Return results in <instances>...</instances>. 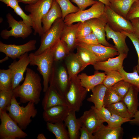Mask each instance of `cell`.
I'll list each match as a JSON object with an SVG mask.
<instances>
[{"label":"cell","mask_w":139,"mask_h":139,"mask_svg":"<svg viewBox=\"0 0 139 139\" xmlns=\"http://www.w3.org/2000/svg\"><path fill=\"white\" fill-rule=\"evenodd\" d=\"M4 110L0 112V139L24 138L28 136Z\"/></svg>","instance_id":"7"},{"label":"cell","mask_w":139,"mask_h":139,"mask_svg":"<svg viewBox=\"0 0 139 139\" xmlns=\"http://www.w3.org/2000/svg\"><path fill=\"white\" fill-rule=\"evenodd\" d=\"M107 89L102 83L96 86L91 90L92 94L87 98V101L93 103L97 109H100L103 106V99Z\"/></svg>","instance_id":"28"},{"label":"cell","mask_w":139,"mask_h":139,"mask_svg":"<svg viewBox=\"0 0 139 139\" xmlns=\"http://www.w3.org/2000/svg\"><path fill=\"white\" fill-rule=\"evenodd\" d=\"M77 42L91 45H96L100 44L99 43L97 39L93 32L86 36L77 39Z\"/></svg>","instance_id":"45"},{"label":"cell","mask_w":139,"mask_h":139,"mask_svg":"<svg viewBox=\"0 0 139 139\" xmlns=\"http://www.w3.org/2000/svg\"><path fill=\"white\" fill-rule=\"evenodd\" d=\"M46 128L54 134L56 139H70L68 131L63 122L54 123L46 122Z\"/></svg>","instance_id":"31"},{"label":"cell","mask_w":139,"mask_h":139,"mask_svg":"<svg viewBox=\"0 0 139 139\" xmlns=\"http://www.w3.org/2000/svg\"><path fill=\"white\" fill-rule=\"evenodd\" d=\"M126 54H119L115 58H109L105 61H99L93 66L96 70H101L107 72L112 71H119L122 67L124 59L127 57Z\"/></svg>","instance_id":"20"},{"label":"cell","mask_w":139,"mask_h":139,"mask_svg":"<svg viewBox=\"0 0 139 139\" xmlns=\"http://www.w3.org/2000/svg\"><path fill=\"white\" fill-rule=\"evenodd\" d=\"M123 134V129L121 126L112 128L103 123L93 134L95 139H119L122 138Z\"/></svg>","instance_id":"22"},{"label":"cell","mask_w":139,"mask_h":139,"mask_svg":"<svg viewBox=\"0 0 139 139\" xmlns=\"http://www.w3.org/2000/svg\"><path fill=\"white\" fill-rule=\"evenodd\" d=\"M112 87L107 88L103 100V106L106 107L110 105L122 101Z\"/></svg>","instance_id":"39"},{"label":"cell","mask_w":139,"mask_h":139,"mask_svg":"<svg viewBox=\"0 0 139 139\" xmlns=\"http://www.w3.org/2000/svg\"><path fill=\"white\" fill-rule=\"evenodd\" d=\"M0 1L13 9L19 5V2L17 0H0Z\"/></svg>","instance_id":"51"},{"label":"cell","mask_w":139,"mask_h":139,"mask_svg":"<svg viewBox=\"0 0 139 139\" xmlns=\"http://www.w3.org/2000/svg\"><path fill=\"white\" fill-rule=\"evenodd\" d=\"M87 22L97 39L99 43L105 46L115 47L110 44L106 39L105 27L107 23L106 17L104 14L98 18L89 20Z\"/></svg>","instance_id":"14"},{"label":"cell","mask_w":139,"mask_h":139,"mask_svg":"<svg viewBox=\"0 0 139 139\" xmlns=\"http://www.w3.org/2000/svg\"><path fill=\"white\" fill-rule=\"evenodd\" d=\"M65 25L62 18L56 20L49 30L41 37L40 45L34 53V54L39 55L47 49L52 48L60 39Z\"/></svg>","instance_id":"6"},{"label":"cell","mask_w":139,"mask_h":139,"mask_svg":"<svg viewBox=\"0 0 139 139\" xmlns=\"http://www.w3.org/2000/svg\"><path fill=\"white\" fill-rule=\"evenodd\" d=\"M35 104L29 102L25 107L20 106L13 95L10 105L6 108L10 117L22 130H25L32 121L31 118L35 117L37 111Z\"/></svg>","instance_id":"2"},{"label":"cell","mask_w":139,"mask_h":139,"mask_svg":"<svg viewBox=\"0 0 139 139\" xmlns=\"http://www.w3.org/2000/svg\"><path fill=\"white\" fill-rule=\"evenodd\" d=\"M138 92L131 85L128 92L123 100L128 110L133 114L137 111L139 106L138 97Z\"/></svg>","instance_id":"30"},{"label":"cell","mask_w":139,"mask_h":139,"mask_svg":"<svg viewBox=\"0 0 139 139\" xmlns=\"http://www.w3.org/2000/svg\"><path fill=\"white\" fill-rule=\"evenodd\" d=\"M104 14L107 19V24L113 30L121 32L134 33L130 21L116 13L109 6L105 5Z\"/></svg>","instance_id":"11"},{"label":"cell","mask_w":139,"mask_h":139,"mask_svg":"<svg viewBox=\"0 0 139 139\" xmlns=\"http://www.w3.org/2000/svg\"><path fill=\"white\" fill-rule=\"evenodd\" d=\"M14 12L22 19L23 21L28 25L32 27V22L30 16L27 15L23 11L20 6L18 5L13 9Z\"/></svg>","instance_id":"47"},{"label":"cell","mask_w":139,"mask_h":139,"mask_svg":"<svg viewBox=\"0 0 139 139\" xmlns=\"http://www.w3.org/2000/svg\"><path fill=\"white\" fill-rule=\"evenodd\" d=\"M37 138L38 139H47L44 135L42 133H41L38 134V135Z\"/></svg>","instance_id":"55"},{"label":"cell","mask_w":139,"mask_h":139,"mask_svg":"<svg viewBox=\"0 0 139 139\" xmlns=\"http://www.w3.org/2000/svg\"><path fill=\"white\" fill-rule=\"evenodd\" d=\"M29 56L30 65L37 66V70L42 76L43 91L45 93L49 86L54 63L52 48L48 49L39 55H36L32 53L29 54Z\"/></svg>","instance_id":"3"},{"label":"cell","mask_w":139,"mask_h":139,"mask_svg":"<svg viewBox=\"0 0 139 139\" xmlns=\"http://www.w3.org/2000/svg\"><path fill=\"white\" fill-rule=\"evenodd\" d=\"M30 63L29 55L27 53L17 61L14 60L8 66L12 74V89L13 90L24 79L23 76L27 67Z\"/></svg>","instance_id":"12"},{"label":"cell","mask_w":139,"mask_h":139,"mask_svg":"<svg viewBox=\"0 0 139 139\" xmlns=\"http://www.w3.org/2000/svg\"><path fill=\"white\" fill-rule=\"evenodd\" d=\"M106 76L105 72H96L93 75H89L85 73L78 75L81 85L88 91L96 86L102 83Z\"/></svg>","instance_id":"24"},{"label":"cell","mask_w":139,"mask_h":139,"mask_svg":"<svg viewBox=\"0 0 139 139\" xmlns=\"http://www.w3.org/2000/svg\"><path fill=\"white\" fill-rule=\"evenodd\" d=\"M45 93L42 102L44 110L58 105L68 106L65 97L61 95L52 85H49Z\"/></svg>","instance_id":"17"},{"label":"cell","mask_w":139,"mask_h":139,"mask_svg":"<svg viewBox=\"0 0 139 139\" xmlns=\"http://www.w3.org/2000/svg\"><path fill=\"white\" fill-rule=\"evenodd\" d=\"M105 7L104 4L97 1L88 9L80 10L67 15L64 20V23L69 26L75 22H84L99 17L104 14Z\"/></svg>","instance_id":"8"},{"label":"cell","mask_w":139,"mask_h":139,"mask_svg":"<svg viewBox=\"0 0 139 139\" xmlns=\"http://www.w3.org/2000/svg\"><path fill=\"white\" fill-rule=\"evenodd\" d=\"M76 111L71 110L64 122L67 128L70 139L80 138V129L82 124L79 118L76 117Z\"/></svg>","instance_id":"25"},{"label":"cell","mask_w":139,"mask_h":139,"mask_svg":"<svg viewBox=\"0 0 139 139\" xmlns=\"http://www.w3.org/2000/svg\"><path fill=\"white\" fill-rule=\"evenodd\" d=\"M91 107L94 109L100 119L104 122H107L111 116V114L107 108L103 106L100 109H98L94 106Z\"/></svg>","instance_id":"43"},{"label":"cell","mask_w":139,"mask_h":139,"mask_svg":"<svg viewBox=\"0 0 139 139\" xmlns=\"http://www.w3.org/2000/svg\"><path fill=\"white\" fill-rule=\"evenodd\" d=\"M130 86L128 82L123 80L116 83L112 87L117 95L123 99L128 92Z\"/></svg>","instance_id":"40"},{"label":"cell","mask_w":139,"mask_h":139,"mask_svg":"<svg viewBox=\"0 0 139 139\" xmlns=\"http://www.w3.org/2000/svg\"><path fill=\"white\" fill-rule=\"evenodd\" d=\"M106 107L111 113L129 119L133 117L134 114L128 110L126 105L123 100L109 105Z\"/></svg>","instance_id":"32"},{"label":"cell","mask_w":139,"mask_h":139,"mask_svg":"<svg viewBox=\"0 0 139 139\" xmlns=\"http://www.w3.org/2000/svg\"><path fill=\"white\" fill-rule=\"evenodd\" d=\"M79 118L82 125L85 126L93 134L99 128L104 121L100 119L92 108L84 112Z\"/></svg>","instance_id":"19"},{"label":"cell","mask_w":139,"mask_h":139,"mask_svg":"<svg viewBox=\"0 0 139 139\" xmlns=\"http://www.w3.org/2000/svg\"><path fill=\"white\" fill-rule=\"evenodd\" d=\"M62 18V13L60 7L56 1L54 0L51 8L42 19L44 33L49 30L56 20Z\"/></svg>","instance_id":"21"},{"label":"cell","mask_w":139,"mask_h":139,"mask_svg":"<svg viewBox=\"0 0 139 139\" xmlns=\"http://www.w3.org/2000/svg\"><path fill=\"white\" fill-rule=\"evenodd\" d=\"M139 18V1L135 0L132 4L128 13L127 19L128 20Z\"/></svg>","instance_id":"46"},{"label":"cell","mask_w":139,"mask_h":139,"mask_svg":"<svg viewBox=\"0 0 139 139\" xmlns=\"http://www.w3.org/2000/svg\"><path fill=\"white\" fill-rule=\"evenodd\" d=\"M135 0H109V7L116 13L127 19L128 13Z\"/></svg>","instance_id":"29"},{"label":"cell","mask_w":139,"mask_h":139,"mask_svg":"<svg viewBox=\"0 0 139 139\" xmlns=\"http://www.w3.org/2000/svg\"><path fill=\"white\" fill-rule=\"evenodd\" d=\"M52 48L55 62H59L64 59L70 52L65 43L60 39Z\"/></svg>","instance_id":"33"},{"label":"cell","mask_w":139,"mask_h":139,"mask_svg":"<svg viewBox=\"0 0 139 139\" xmlns=\"http://www.w3.org/2000/svg\"><path fill=\"white\" fill-rule=\"evenodd\" d=\"M13 95L12 89L0 90V112L6 110L7 107L10 105Z\"/></svg>","instance_id":"38"},{"label":"cell","mask_w":139,"mask_h":139,"mask_svg":"<svg viewBox=\"0 0 139 139\" xmlns=\"http://www.w3.org/2000/svg\"><path fill=\"white\" fill-rule=\"evenodd\" d=\"M41 78L32 69L27 68L24 81L13 90V94L16 98H20V102L25 103L31 102L35 105L40 100L42 90Z\"/></svg>","instance_id":"1"},{"label":"cell","mask_w":139,"mask_h":139,"mask_svg":"<svg viewBox=\"0 0 139 139\" xmlns=\"http://www.w3.org/2000/svg\"><path fill=\"white\" fill-rule=\"evenodd\" d=\"M80 23L69 26L65 25L62 33L60 40L65 43L70 52L77 47V32Z\"/></svg>","instance_id":"23"},{"label":"cell","mask_w":139,"mask_h":139,"mask_svg":"<svg viewBox=\"0 0 139 139\" xmlns=\"http://www.w3.org/2000/svg\"><path fill=\"white\" fill-rule=\"evenodd\" d=\"M12 74L10 69H0V90L12 89Z\"/></svg>","instance_id":"37"},{"label":"cell","mask_w":139,"mask_h":139,"mask_svg":"<svg viewBox=\"0 0 139 139\" xmlns=\"http://www.w3.org/2000/svg\"><path fill=\"white\" fill-rule=\"evenodd\" d=\"M9 57L8 56H6L4 58L0 60V63H2L3 62H4L8 60V59Z\"/></svg>","instance_id":"56"},{"label":"cell","mask_w":139,"mask_h":139,"mask_svg":"<svg viewBox=\"0 0 139 139\" xmlns=\"http://www.w3.org/2000/svg\"><path fill=\"white\" fill-rule=\"evenodd\" d=\"M19 2H22L25 4H34L38 0H17Z\"/></svg>","instance_id":"53"},{"label":"cell","mask_w":139,"mask_h":139,"mask_svg":"<svg viewBox=\"0 0 139 139\" xmlns=\"http://www.w3.org/2000/svg\"><path fill=\"white\" fill-rule=\"evenodd\" d=\"M76 4L80 10H83L88 7L92 5L97 2L93 0H71Z\"/></svg>","instance_id":"48"},{"label":"cell","mask_w":139,"mask_h":139,"mask_svg":"<svg viewBox=\"0 0 139 139\" xmlns=\"http://www.w3.org/2000/svg\"><path fill=\"white\" fill-rule=\"evenodd\" d=\"M132 41L138 56V61L136 65L134 67L138 73L139 74V39L134 33L123 32Z\"/></svg>","instance_id":"44"},{"label":"cell","mask_w":139,"mask_h":139,"mask_svg":"<svg viewBox=\"0 0 139 139\" xmlns=\"http://www.w3.org/2000/svg\"><path fill=\"white\" fill-rule=\"evenodd\" d=\"M54 0H38L35 3L27 4L25 7V10L30 13L31 19L33 34L41 37L44 33L42 25V19L51 8Z\"/></svg>","instance_id":"4"},{"label":"cell","mask_w":139,"mask_h":139,"mask_svg":"<svg viewBox=\"0 0 139 139\" xmlns=\"http://www.w3.org/2000/svg\"><path fill=\"white\" fill-rule=\"evenodd\" d=\"M92 32V29L86 21L80 22L77 31V39L86 36Z\"/></svg>","instance_id":"42"},{"label":"cell","mask_w":139,"mask_h":139,"mask_svg":"<svg viewBox=\"0 0 139 139\" xmlns=\"http://www.w3.org/2000/svg\"><path fill=\"white\" fill-rule=\"evenodd\" d=\"M6 18L8 24V28H11V29L9 30L4 29L2 31L0 35L3 39H7L11 37L24 39L27 38L32 32V27L28 25L22 20L17 21L10 13H7Z\"/></svg>","instance_id":"9"},{"label":"cell","mask_w":139,"mask_h":139,"mask_svg":"<svg viewBox=\"0 0 139 139\" xmlns=\"http://www.w3.org/2000/svg\"><path fill=\"white\" fill-rule=\"evenodd\" d=\"M59 5L62 13V18L64 20L68 15L76 13L80 10L78 7L74 5L70 0H55Z\"/></svg>","instance_id":"35"},{"label":"cell","mask_w":139,"mask_h":139,"mask_svg":"<svg viewBox=\"0 0 139 139\" xmlns=\"http://www.w3.org/2000/svg\"><path fill=\"white\" fill-rule=\"evenodd\" d=\"M137 139H139V136L137 138Z\"/></svg>","instance_id":"58"},{"label":"cell","mask_w":139,"mask_h":139,"mask_svg":"<svg viewBox=\"0 0 139 139\" xmlns=\"http://www.w3.org/2000/svg\"><path fill=\"white\" fill-rule=\"evenodd\" d=\"M133 72L128 73L125 71L123 66L119 71L123 78V80L128 82L131 86L139 92V75L134 68Z\"/></svg>","instance_id":"34"},{"label":"cell","mask_w":139,"mask_h":139,"mask_svg":"<svg viewBox=\"0 0 139 139\" xmlns=\"http://www.w3.org/2000/svg\"><path fill=\"white\" fill-rule=\"evenodd\" d=\"M80 139H95L93 134L91 133L84 126L82 125L80 129Z\"/></svg>","instance_id":"49"},{"label":"cell","mask_w":139,"mask_h":139,"mask_svg":"<svg viewBox=\"0 0 139 139\" xmlns=\"http://www.w3.org/2000/svg\"><path fill=\"white\" fill-rule=\"evenodd\" d=\"M132 139H137V138L136 137H134L133 138H132Z\"/></svg>","instance_id":"57"},{"label":"cell","mask_w":139,"mask_h":139,"mask_svg":"<svg viewBox=\"0 0 139 139\" xmlns=\"http://www.w3.org/2000/svg\"><path fill=\"white\" fill-rule=\"evenodd\" d=\"M64 59L70 80L82 71V65L76 53L70 52Z\"/></svg>","instance_id":"26"},{"label":"cell","mask_w":139,"mask_h":139,"mask_svg":"<svg viewBox=\"0 0 139 139\" xmlns=\"http://www.w3.org/2000/svg\"></svg>","instance_id":"59"},{"label":"cell","mask_w":139,"mask_h":139,"mask_svg":"<svg viewBox=\"0 0 139 139\" xmlns=\"http://www.w3.org/2000/svg\"><path fill=\"white\" fill-rule=\"evenodd\" d=\"M77 46H78L85 48L92 52L99 57L101 61L107 60L109 58H112L119 54L115 47H108L101 44L91 45L77 42Z\"/></svg>","instance_id":"16"},{"label":"cell","mask_w":139,"mask_h":139,"mask_svg":"<svg viewBox=\"0 0 139 139\" xmlns=\"http://www.w3.org/2000/svg\"><path fill=\"white\" fill-rule=\"evenodd\" d=\"M49 85L53 86L62 96H65L69 86L70 80L66 68L54 61Z\"/></svg>","instance_id":"10"},{"label":"cell","mask_w":139,"mask_h":139,"mask_svg":"<svg viewBox=\"0 0 139 139\" xmlns=\"http://www.w3.org/2000/svg\"><path fill=\"white\" fill-rule=\"evenodd\" d=\"M76 53L82 64V71L89 65H93L96 63L101 61L92 52L84 48L77 46Z\"/></svg>","instance_id":"27"},{"label":"cell","mask_w":139,"mask_h":139,"mask_svg":"<svg viewBox=\"0 0 139 139\" xmlns=\"http://www.w3.org/2000/svg\"><path fill=\"white\" fill-rule=\"evenodd\" d=\"M105 31L107 40L110 39H112L119 54H128L129 49L126 42V35L123 32L113 30L107 23L105 26Z\"/></svg>","instance_id":"18"},{"label":"cell","mask_w":139,"mask_h":139,"mask_svg":"<svg viewBox=\"0 0 139 139\" xmlns=\"http://www.w3.org/2000/svg\"><path fill=\"white\" fill-rule=\"evenodd\" d=\"M71 110L67 106L58 105L44 110L42 116L46 122H63Z\"/></svg>","instance_id":"15"},{"label":"cell","mask_w":139,"mask_h":139,"mask_svg":"<svg viewBox=\"0 0 139 139\" xmlns=\"http://www.w3.org/2000/svg\"><path fill=\"white\" fill-rule=\"evenodd\" d=\"M111 116L107 122V126L112 128L121 127L124 123L129 122L131 119L124 118L115 114L111 113Z\"/></svg>","instance_id":"41"},{"label":"cell","mask_w":139,"mask_h":139,"mask_svg":"<svg viewBox=\"0 0 139 139\" xmlns=\"http://www.w3.org/2000/svg\"><path fill=\"white\" fill-rule=\"evenodd\" d=\"M100 1L105 4V5H107L109 6L110 5V3L109 0H93Z\"/></svg>","instance_id":"54"},{"label":"cell","mask_w":139,"mask_h":139,"mask_svg":"<svg viewBox=\"0 0 139 139\" xmlns=\"http://www.w3.org/2000/svg\"><path fill=\"white\" fill-rule=\"evenodd\" d=\"M88 91L81 85L77 76L70 80L69 88L64 97L68 106L71 110L76 112L80 110Z\"/></svg>","instance_id":"5"},{"label":"cell","mask_w":139,"mask_h":139,"mask_svg":"<svg viewBox=\"0 0 139 139\" xmlns=\"http://www.w3.org/2000/svg\"><path fill=\"white\" fill-rule=\"evenodd\" d=\"M37 41L32 40L25 44L21 45L7 44L0 42V51L13 60L19 58L26 53L36 49Z\"/></svg>","instance_id":"13"},{"label":"cell","mask_w":139,"mask_h":139,"mask_svg":"<svg viewBox=\"0 0 139 139\" xmlns=\"http://www.w3.org/2000/svg\"><path fill=\"white\" fill-rule=\"evenodd\" d=\"M134 119H131L129 122L131 124L133 125H136L139 126V110H137L134 115Z\"/></svg>","instance_id":"52"},{"label":"cell","mask_w":139,"mask_h":139,"mask_svg":"<svg viewBox=\"0 0 139 139\" xmlns=\"http://www.w3.org/2000/svg\"><path fill=\"white\" fill-rule=\"evenodd\" d=\"M134 30V33L139 39V18L130 20Z\"/></svg>","instance_id":"50"},{"label":"cell","mask_w":139,"mask_h":139,"mask_svg":"<svg viewBox=\"0 0 139 139\" xmlns=\"http://www.w3.org/2000/svg\"><path fill=\"white\" fill-rule=\"evenodd\" d=\"M106 76L102 84L107 88L112 86L118 82L123 80V78L119 71H112L105 72Z\"/></svg>","instance_id":"36"}]
</instances>
